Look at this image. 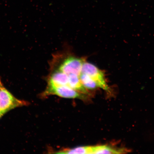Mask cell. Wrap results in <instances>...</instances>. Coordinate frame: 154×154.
<instances>
[{"label": "cell", "instance_id": "cell-9", "mask_svg": "<svg viewBox=\"0 0 154 154\" xmlns=\"http://www.w3.org/2000/svg\"><path fill=\"white\" fill-rule=\"evenodd\" d=\"M56 153L59 154H91V146L78 147L74 149H65Z\"/></svg>", "mask_w": 154, "mask_h": 154}, {"label": "cell", "instance_id": "cell-6", "mask_svg": "<svg viewBox=\"0 0 154 154\" xmlns=\"http://www.w3.org/2000/svg\"><path fill=\"white\" fill-rule=\"evenodd\" d=\"M125 148H116L107 145L91 146V154H123L128 153Z\"/></svg>", "mask_w": 154, "mask_h": 154}, {"label": "cell", "instance_id": "cell-10", "mask_svg": "<svg viewBox=\"0 0 154 154\" xmlns=\"http://www.w3.org/2000/svg\"><path fill=\"white\" fill-rule=\"evenodd\" d=\"M3 116V114H1V113H0V119H1V118L2 116Z\"/></svg>", "mask_w": 154, "mask_h": 154}, {"label": "cell", "instance_id": "cell-8", "mask_svg": "<svg viewBox=\"0 0 154 154\" xmlns=\"http://www.w3.org/2000/svg\"><path fill=\"white\" fill-rule=\"evenodd\" d=\"M79 78L82 85L87 89L92 90L99 88L96 82L85 74L81 73Z\"/></svg>", "mask_w": 154, "mask_h": 154}, {"label": "cell", "instance_id": "cell-2", "mask_svg": "<svg viewBox=\"0 0 154 154\" xmlns=\"http://www.w3.org/2000/svg\"><path fill=\"white\" fill-rule=\"evenodd\" d=\"M81 73L85 74L92 78L96 82L99 88L107 91H109L104 72L96 66L85 61L83 64Z\"/></svg>", "mask_w": 154, "mask_h": 154}, {"label": "cell", "instance_id": "cell-7", "mask_svg": "<svg viewBox=\"0 0 154 154\" xmlns=\"http://www.w3.org/2000/svg\"><path fill=\"white\" fill-rule=\"evenodd\" d=\"M68 75L69 87L81 94H88V90L82 85L79 76L74 74H70Z\"/></svg>", "mask_w": 154, "mask_h": 154}, {"label": "cell", "instance_id": "cell-3", "mask_svg": "<svg viewBox=\"0 0 154 154\" xmlns=\"http://www.w3.org/2000/svg\"><path fill=\"white\" fill-rule=\"evenodd\" d=\"M75 90L68 86H63L47 87L43 92V96L54 95L68 98L84 99V96Z\"/></svg>", "mask_w": 154, "mask_h": 154}, {"label": "cell", "instance_id": "cell-1", "mask_svg": "<svg viewBox=\"0 0 154 154\" xmlns=\"http://www.w3.org/2000/svg\"><path fill=\"white\" fill-rule=\"evenodd\" d=\"M28 102L14 96L3 85L0 78V113L3 115L18 107L28 105Z\"/></svg>", "mask_w": 154, "mask_h": 154}, {"label": "cell", "instance_id": "cell-4", "mask_svg": "<svg viewBox=\"0 0 154 154\" xmlns=\"http://www.w3.org/2000/svg\"><path fill=\"white\" fill-rule=\"evenodd\" d=\"M85 61L81 58L72 56L68 57L61 64L58 70L68 75L74 74L79 76Z\"/></svg>", "mask_w": 154, "mask_h": 154}, {"label": "cell", "instance_id": "cell-5", "mask_svg": "<svg viewBox=\"0 0 154 154\" xmlns=\"http://www.w3.org/2000/svg\"><path fill=\"white\" fill-rule=\"evenodd\" d=\"M63 86H69V76L66 74L58 70L51 75L48 80L47 87Z\"/></svg>", "mask_w": 154, "mask_h": 154}]
</instances>
